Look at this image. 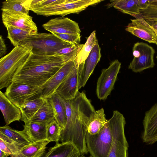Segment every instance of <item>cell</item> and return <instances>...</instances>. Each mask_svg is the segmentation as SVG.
<instances>
[{
    "label": "cell",
    "instance_id": "obj_39",
    "mask_svg": "<svg viewBox=\"0 0 157 157\" xmlns=\"http://www.w3.org/2000/svg\"><path fill=\"white\" fill-rule=\"evenodd\" d=\"M150 6L157 8V0H151Z\"/></svg>",
    "mask_w": 157,
    "mask_h": 157
},
{
    "label": "cell",
    "instance_id": "obj_6",
    "mask_svg": "<svg viewBox=\"0 0 157 157\" xmlns=\"http://www.w3.org/2000/svg\"><path fill=\"white\" fill-rule=\"evenodd\" d=\"M102 0H65L63 2L46 7L33 12L38 15L48 17L60 15L64 17L71 13H78L88 6L99 3Z\"/></svg>",
    "mask_w": 157,
    "mask_h": 157
},
{
    "label": "cell",
    "instance_id": "obj_8",
    "mask_svg": "<svg viewBox=\"0 0 157 157\" xmlns=\"http://www.w3.org/2000/svg\"><path fill=\"white\" fill-rule=\"evenodd\" d=\"M41 93L40 87L13 82L6 88L4 93L19 108L25 101L40 96Z\"/></svg>",
    "mask_w": 157,
    "mask_h": 157
},
{
    "label": "cell",
    "instance_id": "obj_27",
    "mask_svg": "<svg viewBox=\"0 0 157 157\" xmlns=\"http://www.w3.org/2000/svg\"><path fill=\"white\" fill-rule=\"evenodd\" d=\"M103 109L95 111L87 127V132L93 135L99 133L107 122Z\"/></svg>",
    "mask_w": 157,
    "mask_h": 157
},
{
    "label": "cell",
    "instance_id": "obj_23",
    "mask_svg": "<svg viewBox=\"0 0 157 157\" xmlns=\"http://www.w3.org/2000/svg\"><path fill=\"white\" fill-rule=\"evenodd\" d=\"M46 124L29 121L23 125V129L32 143L46 139Z\"/></svg>",
    "mask_w": 157,
    "mask_h": 157
},
{
    "label": "cell",
    "instance_id": "obj_14",
    "mask_svg": "<svg viewBox=\"0 0 157 157\" xmlns=\"http://www.w3.org/2000/svg\"><path fill=\"white\" fill-rule=\"evenodd\" d=\"M125 30L133 35L149 43L157 45V35L152 26L143 17L131 19Z\"/></svg>",
    "mask_w": 157,
    "mask_h": 157
},
{
    "label": "cell",
    "instance_id": "obj_38",
    "mask_svg": "<svg viewBox=\"0 0 157 157\" xmlns=\"http://www.w3.org/2000/svg\"><path fill=\"white\" fill-rule=\"evenodd\" d=\"M146 21L148 22L154 28L156 31L157 35V21Z\"/></svg>",
    "mask_w": 157,
    "mask_h": 157
},
{
    "label": "cell",
    "instance_id": "obj_19",
    "mask_svg": "<svg viewBox=\"0 0 157 157\" xmlns=\"http://www.w3.org/2000/svg\"><path fill=\"white\" fill-rule=\"evenodd\" d=\"M81 154L76 146L70 142L56 143L50 147L44 156L45 157H81Z\"/></svg>",
    "mask_w": 157,
    "mask_h": 157
},
{
    "label": "cell",
    "instance_id": "obj_41",
    "mask_svg": "<svg viewBox=\"0 0 157 157\" xmlns=\"http://www.w3.org/2000/svg\"><path fill=\"white\" fill-rule=\"evenodd\" d=\"M84 157H86L84 156ZM88 157H93L91 155H90V156Z\"/></svg>",
    "mask_w": 157,
    "mask_h": 157
},
{
    "label": "cell",
    "instance_id": "obj_35",
    "mask_svg": "<svg viewBox=\"0 0 157 157\" xmlns=\"http://www.w3.org/2000/svg\"><path fill=\"white\" fill-rule=\"evenodd\" d=\"M143 18L146 21H157V8L149 6L146 9L140 10Z\"/></svg>",
    "mask_w": 157,
    "mask_h": 157
},
{
    "label": "cell",
    "instance_id": "obj_9",
    "mask_svg": "<svg viewBox=\"0 0 157 157\" xmlns=\"http://www.w3.org/2000/svg\"><path fill=\"white\" fill-rule=\"evenodd\" d=\"M121 63L117 59L111 62L107 68L101 71L97 83L96 94L100 100H106L114 88Z\"/></svg>",
    "mask_w": 157,
    "mask_h": 157
},
{
    "label": "cell",
    "instance_id": "obj_42",
    "mask_svg": "<svg viewBox=\"0 0 157 157\" xmlns=\"http://www.w3.org/2000/svg\"><path fill=\"white\" fill-rule=\"evenodd\" d=\"M156 58L157 59V56H156Z\"/></svg>",
    "mask_w": 157,
    "mask_h": 157
},
{
    "label": "cell",
    "instance_id": "obj_37",
    "mask_svg": "<svg viewBox=\"0 0 157 157\" xmlns=\"http://www.w3.org/2000/svg\"><path fill=\"white\" fill-rule=\"evenodd\" d=\"M151 0H138V6L140 10L146 9L149 6Z\"/></svg>",
    "mask_w": 157,
    "mask_h": 157
},
{
    "label": "cell",
    "instance_id": "obj_36",
    "mask_svg": "<svg viewBox=\"0 0 157 157\" xmlns=\"http://www.w3.org/2000/svg\"><path fill=\"white\" fill-rule=\"evenodd\" d=\"M7 48L5 43L4 40L2 35L0 36V57L1 58L3 57L6 52Z\"/></svg>",
    "mask_w": 157,
    "mask_h": 157
},
{
    "label": "cell",
    "instance_id": "obj_25",
    "mask_svg": "<svg viewBox=\"0 0 157 157\" xmlns=\"http://www.w3.org/2000/svg\"><path fill=\"white\" fill-rule=\"evenodd\" d=\"M50 142L46 139L26 146L21 151L23 157H43Z\"/></svg>",
    "mask_w": 157,
    "mask_h": 157
},
{
    "label": "cell",
    "instance_id": "obj_17",
    "mask_svg": "<svg viewBox=\"0 0 157 157\" xmlns=\"http://www.w3.org/2000/svg\"><path fill=\"white\" fill-rule=\"evenodd\" d=\"M42 26L45 29L51 33L74 34L81 32L78 23L67 17L52 18Z\"/></svg>",
    "mask_w": 157,
    "mask_h": 157
},
{
    "label": "cell",
    "instance_id": "obj_30",
    "mask_svg": "<svg viewBox=\"0 0 157 157\" xmlns=\"http://www.w3.org/2000/svg\"><path fill=\"white\" fill-rule=\"evenodd\" d=\"M8 38L14 46L19 44L29 36L33 35L30 32L15 27L7 26Z\"/></svg>",
    "mask_w": 157,
    "mask_h": 157
},
{
    "label": "cell",
    "instance_id": "obj_2",
    "mask_svg": "<svg viewBox=\"0 0 157 157\" xmlns=\"http://www.w3.org/2000/svg\"><path fill=\"white\" fill-rule=\"evenodd\" d=\"M78 54L69 56L57 53L51 55L32 53L27 61L15 72L12 82L40 87Z\"/></svg>",
    "mask_w": 157,
    "mask_h": 157
},
{
    "label": "cell",
    "instance_id": "obj_5",
    "mask_svg": "<svg viewBox=\"0 0 157 157\" xmlns=\"http://www.w3.org/2000/svg\"><path fill=\"white\" fill-rule=\"evenodd\" d=\"M21 43L29 44L33 48V53L44 55H53L62 49L75 45L60 39L52 33H45L30 35Z\"/></svg>",
    "mask_w": 157,
    "mask_h": 157
},
{
    "label": "cell",
    "instance_id": "obj_10",
    "mask_svg": "<svg viewBox=\"0 0 157 157\" xmlns=\"http://www.w3.org/2000/svg\"><path fill=\"white\" fill-rule=\"evenodd\" d=\"M125 124V118L120 113L114 132L112 146L107 157H128V145L124 131Z\"/></svg>",
    "mask_w": 157,
    "mask_h": 157
},
{
    "label": "cell",
    "instance_id": "obj_21",
    "mask_svg": "<svg viewBox=\"0 0 157 157\" xmlns=\"http://www.w3.org/2000/svg\"><path fill=\"white\" fill-rule=\"evenodd\" d=\"M46 99L41 96L25 101L19 108L21 113V120L28 123L43 104Z\"/></svg>",
    "mask_w": 157,
    "mask_h": 157
},
{
    "label": "cell",
    "instance_id": "obj_31",
    "mask_svg": "<svg viewBox=\"0 0 157 157\" xmlns=\"http://www.w3.org/2000/svg\"><path fill=\"white\" fill-rule=\"evenodd\" d=\"M97 40L96 31H94L88 37L76 56V61L78 64L85 62Z\"/></svg>",
    "mask_w": 157,
    "mask_h": 157
},
{
    "label": "cell",
    "instance_id": "obj_43",
    "mask_svg": "<svg viewBox=\"0 0 157 157\" xmlns=\"http://www.w3.org/2000/svg\"><path fill=\"white\" fill-rule=\"evenodd\" d=\"M43 157H44V156H43Z\"/></svg>",
    "mask_w": 157,
    "mask_h": 157
},
{
    "label": "cell",
    "instance_id": "obj_11",
    "mask_svg": "<svg viewBox=\"0 0 157 157\" xmlns=\"http://www.w3.org/2000/svg\"><path fill=\"white\" fill-rule=\"evenodd\" d=\"M76 56L70 59L58 71L40 86L41 89L40 96L48 99L56 92L59 86L74 67Z\"/></svg>",
    "mask_w": 157,
    "mask_h": 157
},
{
    "label": "cell",
    "instance_id": "obj_7",
    "mask_svg": "<svg viewBox=\"0 0 157 157\" xmlns=\"http://www.w3.org/2000/svg\"><path fill=\"white\" fill-rule=\"evenodd\" d=\"M132 53L134 58L128 68L133 72H141L155 66V50L147 44L142 42L135 43L133 48Z\"/></svg>",
    "mask_w": 157,
    "mask_h": 157
},
{
    "label": "cell",
    "instance_id": "obj_16",
    "mask_svg": "<svg viewBox=\"0 0 157 157\" xmlns=\"http://www.w3.org/2000/svg\"><path fill=\"white\" fill-rule=\"evenodd\" d=\"M143 142L147 144L157 141V103L146 111L143 120Z\"/></svg>",
    "mask_w": 157,
    "mask_h": 157
},
{
    "label": "cell",
    "instance_id": "obj_15",
    "mask_svg": "<svg viewBox=\"0 0 157 157\" xmlns=\"http://www.w3.org/2000/svg\"><path fill=\"white\" fill-rule=\"evenodd\" d=\"M79 65L76 61L71 71L57 89L56 92L63 99L70 100L74 99L78 91V76Z\"/></svg>",
    "mask_w": 157,
    "mask_h": 157
},
{
    "label": "cell",
    "instance_id": "obj_32",
    "mask_svg": "<svg viewBox=\"0 0 157 157\" xmlns=\"http://www.w3.org/2000/svg\"><path fill=\"white\" fill-rule=\"evenodd\" d=\"M62 129L56 120L54 119L47 125L46 139L50 142H59Z\"/></svg>",
    "mask_w": 157,
    "mask_h": 157
},
{
    "label": "cell",
    "instance_id": "obj_12",
    "mask_svg": "<svg viewBox=\"0 0 157 157\" xmlns=\"http://www.w3.org/2000/svg\"><path fill=\"white\" fill-rule=\"evenodd\" d=\"M2 17L5 27H15L28 31L33 35L38 33L36 25L33 21V17L28 14L5 10L2 11Z\"/></svg>",
    "mask_w": 157,
    "mask_h": 157
},
{
    "label": "cell",
    "instance_id": "obj_33",
    "mask_svg": "<svg viewBox=\"0 0 157 157\" xmlns=\"http://www.w3.org/2000/svg\"><path fill=\"white\" fill-rule=\"evenodd\" d=\"M65 0H32L30 10L33 12L46 7L61 4Z\"/></svg>",
    "mask_w": 157,
    "mask_h": 157
},
{
    "label": "cell",
    "instance_id": "obj_3",
    "mask_svg": "<svg viewBox=\"0 0 157 157\" xmlns=\"http://www.w3.org/2000/svg\"><path fill=\"white\" fill-rule=\"evenodd\" d=\"M29 43H21L0 59V89L7 88L12 82L17 70L23 66L32 53Z\"/></svg>",
    "mask_w": 157,
    "mask_h": 157
},
{
    "label": "cell",
    "instance_id": "obj_1",
    "mask_svg": "<svg viewBox=\"0 0 157 157\" xmlns=\"http://www.w3.org/2000/svg\"><path fill=\"white\" fill-rule=\"evenodd\" d=\"M63 100L67 121L65 128L61 131L60 141L73 143L81 156H84L88 152L86 141L87 127L96 110L83 91H78L71 100Z\"/></svg>",
    "mask_w": 157,
    "mask_h": 157
},
{
    "label": "cell",
    "instance_id": "obj_34",
    "mask_svg": "<svg viewBox=\"0 0 157 157\" xmlns=\"http://www.w3.org/2000/svg\"><path fill=\"white\" fill-rule=\"evenodd\" d=\"M60 39L76 45H78L80 41V33L74 34L51 33Z\"/></svg>",
    "mask_w": 157,
    "mask_h": 157
},
{
    "label": "cell",
    "instance_id": "obj_29",
    "mask_svg": "<svg viewBox=\"0 0 157 157\" xmlns=\"http://www.w3.org/2000/svg\"><path fill=\"white\" fill-rule=\"evenodd\" d=\"M26 146L14 141L0 132V150L9 156L20 151Z\"/></svg>",
    "mask_w": 157,
    "mask_h": 157
},
{
    "label": "cell",
    "instance_id": "obj_40",
    "mask_svg": "<svg viewBox=\"0 0 157 157\" xmlns=\"http://www.w3.org/2000/svg\"><path fill=\"white\" fill-rule=\"evenodd\" d=\"M8 156H9L8 155L0 150V157H8Z\"/></svg>",
    "mask_w": 157,
    "mask_h": 157
},
{
    "label": "cell",
    "instance_id": "obj_28",
    "mask_svg": "<svg viewBox=\"0 0 157 157\" xmlns=\"http://www.w3.org/2000/svg\"><path fill=\"white\" fill-rule=\"evenodd\" d=\"M0 132L20 144L27 145L33 143L24 130L19 131L7 125L0 127Z\"/></svg>",
    "mask_w": 157,
    "mask_h": 157
},
{
    "label": "cell",
    "instance_id": "obj_4",
    "mask_svg": "<svg viewBox=\"0 0 157 157\" xmlns=\"http://www.w3.org/2000/svg\"><path fill=\"white\" fill-rule=\"evenodd\" d=\"M120 113L117 110L114 111L112 117L107 121L98 134L92 135L87 132L86 141L88 151L90 155L93 157H107Z\"/></svg>",
    "mask_w": 157,
    "mask_h": 157
},
{
    "label": "cell",
    "instance_id": "obj_20",
    "mask_svg": "<svg viewBox=\"0 0 157 157\" xmlns=\"http://www.w3.org/2000/svg\"><path fill=\"white\" fill-rule=\"evenodd\" d=\"M108 7H113L121 12L128 14L138 19L143 17L140 12L138 0H110Z\"/></svg>",
    "mask_w": 157,
    "mask_h": 157
},
{
    "label": "cell",
    "instance_id": "obj_22",
    "mask_svg": "<svg viewBox=\"0 0 157 157\" xmlns=\"http://www.w3.org/2000/svg\"><path fill=\"white\" fill-rule=\"evenodd\" d=\"M52 106L55 119L62 129L67 121L65 107L63 100L56 92L48 98Z\"/></svg>",
    "mask_w": 157,
    "mask_h": 157
},
{
    "label": "cell",
    "instance_id": "obj_13",
    "mask_svg": "<svg viewBox=\"0 0 157 157\" xmlns=\"http://www.w3.org/2000/svg\"><path fill=\"white\" fill-rule=\"evenodd\" d=\"M101 57V48L97 40L85 62L78 64V90L85 86Z\"/></svg>",
    "mask_w": 157,
    "mask_h": 157
},
{
    "label": "cell",
    "instance_id": "obj_24",
    "mask_svg": "<svg viewBox=\"0 0 157 157\" xmlns=\"http://www.w3.org/2000/svg\"><path fill=\"white\" fill-rule=\"evenodd\" d=\"M54 119L55 118L52 106L49 99H46L43 104L29 121L48 124Z\"/></svg>",
    "mask_w": 157,
    "mask_h": 157
},
{
    "label": "cell",
    "instance_id": "obj_26",
    "mask_svg": "<svg viewBox=\"0 0 157 157\" xmlns=\"http://www.w3.org/2000/svg\"><path fill=\"white\" fill-rule=\"evenodd\" d=\"M32 0H6L2 2L1 10L29 15Z\"/></svg>",
    "mask_w": 157,
    "mask_h": 157
},
{
    "label": "cell",
    "instance_id": "obj_18",
    "mask_svg": "<svg viewBox=\"0 0 157 157\" xmlns=\"http://www.w3.org/2000/svg\"><path fill=\"white\" fill-rule=\"evenodd\" d=\"M0 109L3 115L6 125H8L15 121H19L21 118L20 109L13 104L0 91Z\"/></svg>",
    "mask_w": 157,
    "mask_h": 157
}]
</instances>
